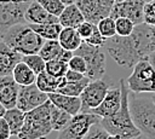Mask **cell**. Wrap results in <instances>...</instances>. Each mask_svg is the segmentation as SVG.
Listing matches in <instances>:
<instances>
[{
	"instance_id": "1",
	"label": "cell",
	"mask_w": 155,
	"mask_h": 139,
	"mask_svg": "<svg viewBox=\"0 0 155 139\" xmlns=\"http://www.w3.org/2000/svg\"><path fill=\"white\" fill-rule=\"evenodd\" d=\"M103 48L121 66L133 68L139 60L147 59L154 51L150 40V25L147 23L136 24L134 30L128 36L115 35L105 39Z\"/></svg>"
},
{
	"instance_id": "2",
	"label": "cell",
	"mask_w": 155,
	"mask_h": 139,
	"mask_svg": "<svg viewBox=\"0 0 155 139\" xmlns=\"http://www.w3.org/2000/svg\"><path fill=\"white\" fill-rule=\"evenodd\" d=\"M119 86L121 88V106L119 111L110 116V117H103L101 118V124L104 127L109 134L116 135L120 139H131L134 137L140 135V131L136 127L131 111L128 105V95H130V88L126 85L124 79H120Z\"/></svg>"
},
{
	"instance_id": "3",
	"label": "cell",
	"mask_w": 155,
	"mask_h": 139,
	"mask_svg": "<svg viewBox=\"0 0 155 139\" xmlns=\"http://www.w3.org/2000/svg\"><path fill=\"white\" fill-rule=\"evenodd\" d=\"M128 105L132 120L140 133L148 139H155V104L148 93H130Z\"/></svg>"
},
{
	"instance_id": "4",
	"label": "cell",
	"mask_w": 155,
	"mask_h": 139,
	"mask_svg": "<svg viewBox=\"0 0 155 139\" xmlns=\"http://www.w3.org/2000/svg\"><path fill=\"white\" fill-rule=\"evenodd\" d=\"M1 40L23 56L39 53L45 42V39L41 37L27 22L11 27L1 36Z\"/></svg>"
},
{
	"instance_id": "5",
	"label": "cell",
	"mask_w": 155,
	"mask_h": 139,
	"mask_svg": "<svg viewBox=\"0 0 155 139\" xmlns=\"http://www.w3.org/2000/svg\"><path fill=\"white\" fill-rule=\"evenodd\" d=\"M51 100L25 112L24 124L18 133L19 139H46L53 131L51 123Z\"/></svg>"
},
{
	"instance_id": "6",
	"label": "cell",
	"mask_w": 155,
	"mask_h": 139,
	"mask_svg": "<svg viewBox=\"0 0 155 139\" xmlns=\"http://www.w3.org/2000/svg\"><path fill=\"white\" fill-rule=\"evenodd\" d=\"M130 92L154 93L155 92V70L148 59L139 60L127 79Z\"/></svg>"
},
{
	"instance_id": "7",
	"label": "cell",
	"mask_w": 155,
	"mask_h": 139,
	"mask_svg": "<svg viewBox=\"0 0 155 139\" xmlns=\"http://www.w3.org/2000/svg\"><path fill=\"white\" fill-rule=\"evenodd\" d=\"M74 54H79L86 60V76L90 77V80H97L103 77V75L105 74V56L102 47L92 46L82 41L80 47L74 51Z\"/></svg>"
},
{
	"instance_id": "8",
	"label": "cell",
	"mask_w": 155,
	"mask_h": 139,
	"mask_svg": "<svg viewBox=\"0 0 155 139\" xmlns=\"http://www.w3.org/2000/svg\"><path fill=\"white\" fill-rule=\"evenodd\" d=\"M101 122V117L92 112L80 111L79 114L71 116L69 123L59 131L56 139H84L90 128Z\"/></svg>"
},
{
	"instance_id": "9",
	"label": "cell",
	"mask_w": 155,
	"mask_h": 139,
	"mask_svg": "<svg viewBox=\"0 0 155 139\" xmlns=\"http://www.w3.org/2000/svg\"><path fill=\"white\" fill-rule=\"evenodd\" d=\"M29 4L0 2V39L13 25L25 23V10Z\"/></svg>"
},
{
	"instance_id": "10",
	"label": "cell",
	"mask_w": 155,
	"mask_h": 139,
	"mask_svg": "<svg viewBox=\"0 0 155 139\" xmlns=\"http://www.w3.org/2000/svg\"><path fill=\"white\" fill-rule=\"evenodd\" d=\"M48 100V93L42 92L36 83H31L28 86H21L17 98V108L24 112H28L45 102Z\"/></svg>"
},
{
	"instance_id": "11",
	"label": "cell",
	"mask_w": 155,
	"mask_h": 139,
	"mask_svg": "<svg viewBox=\"0 0 155 139\" xmlns=\"http://www.w3.org/2000/svg\"><path fill=\"white\" fill-rule=\"evenodd\" d=\"M108 85L107 82H104L102 79H97V80H90L88 85L85 87V89L82 91L80 98L82 102V109L81 111H86L88 112L90 110L97 108L102 100L104 99V97L108 93Z\"/></svg>"
},
{
	"instance_id": "12",
	"label": "cell",
	"mask_w": 155,
	"mask_h": 139,
	"mask_svg": "<svg viewBox=\"0 0 155 139\" xmlns=\"http://www.w3.org/2000/svg\"><path fill=\"white\" fill-rule=\"evenodd\" d=\"M144 5L143 0H122L116 1L110 11V17L114 19L117 17H127L134 24L144 22Z\"/></svg>"
},
{
	"instance_id": "13",
	"label": "cell",
	"mask_w": 155,
	"mask_h": 139,
	"mask_svg": "<svg viewBox=\"0 0 155 139\" xmlns=\"http://www.w3.org/2000/svg\"><path fill=\"white\" fill-rule=\"evenodd\" d=\"M120 106H121V88L119 86V87L109 88L108 93L104 97V99L102 100V103L97 108L90 110L88 112L96 114L101 118L110 117L119 111Z\"/></svg>"
},
{
	"instance_id": "14",
	"label": "cell",
	"mask_w": 155,
	"mask_h": 139,
	"mask_svg": "<svg viewBox=\"0 0 155 139\" xmlns=\"http://www.w3.org/2000/svg\"><path fill=\"white\" fill-rule=\"evenodd\" d=\"M75 4L81 10L86 21L97 24L102 18L110 16L111 8L104 6L99 0H76Z\"/></svg>"
},
{
	"instance_id": "15",
	"label": "cell",
	"mask_w": 155,
	"mask_h": 139,
	"mask_svg": "<svg viewBox=\"0 0 155 139\" xmlns=\"http://www.w3.org/2000/svg\"><path fill=\"white\" fill-rule=\"evenodd\" d=\"M19 87L21 86L15 81L12 75L0 76V103L6 109H11L17 105Z\"/></svg>"
},
{
	"instance_id": "16",
	"label": "cell",
	"mask_w": 155,
	"mask_h": 139,
	"mask_svg": "<svg viewBox=\"0 0 155 139\" xmlns=\"http://www.w3.org/2000/svg\"><path fill=\"white\" fill-rule=\"evenodd\" d=\"M23 54L11 48L0 39V76L12 75L15 66L22 60Z\"/></svg>"
},
{
	"instance_id": "17",
	"label": "cell",
	"mask_w": 155,
	"mask_h": 139,
	"mask_svg": "<svg viewBox=\"0 0 155 139\" xmlns=\"http://www.w3.org/2000/svg\"><path fill=\"white\" fill-rule=\"evenodd\" d=\"M24 18H25V22L29 24H42V23L58 22V17L54 15H51L47 10H45L38 0H33L28 5Z\"/></svg>"
},
{
	"instance_id": "18",
	"label": "cell",
	"mask_w": 155,
	"mask_h": 139,
	"mask_svg": "<svg viewBox=\"0 0 155 139\" xmlns=\"http://www.w3.org/2000/svg\"><path fill=\"white\" fill-rule=\"evenodd\" d=\"M48 99L56 106L67 111L71 116L79 114L82 109V102L80 97L68 95V94H63L59 92H52V93H48Z\"/></svg>"
},
{
	"instance_id": "19",
	"label": "cell",
	"mask_w": 155,
	"mask_h": 139,
	"mask_svg": "<svg viewBox=\"0 0 155 139\" xmlns=\"http://www.w3.org/2000/svg\"><path fill=\"white\" fill-rule=\"evenodd\" d=\"M84 21H85V16L76 4L65 5L62 13L58 16V22L62 24V27L76 28Z\"/></svg>"
},
{
	"instance_id": "20",
	"label": "cell",
	"mask_w": 155,
	"mask_h": 139,
	"mask_svg": "<svg viewBox=\"0 0 155 139\" xmlns=\"http://www.w3.org/2000/svg\"><path fill=\"white\" fill-rule=\"evenodd\" d=\"M35 83L42 92L52 93V92H57L65 83V77L64 76L57 77V76L48 74L46 70H44L42 73L38 74Z\"/></svg>"
},
{
	"instance_id": "21",
	"label": "cell",
	"mask_w": 155,
	"mask_h": 139,
	"mask_svg": "<svg viewBox=\"0 0 155 139\" xmlns=\"http://www.w3.org/2000/svg\"><path fill=\"white\" fill-rule=\"evenodd\" d=\"M58 41L61 44V46L64 50H69V51H75L80 47V45L82 44L84 39L80 36V34L78 33L76 28H70V27H63Z\"/></svg>"
},
{
	"instance_id": "22",
	"label": "cell",
	"mask_w": 155,
	"mask_h": 139,
	"mask_svg": "<svg viewBox=\"0 0 155 139\" xmlns=\"http://www.w3.org/2000/svg\"><path fill=\"white\" fill-rule=\"evenodd\" d=\"M36 74L30 69L29 65H27L23 60H21L12 71V77L19 86H28L31 83H35L36 81Z\"/></svg>"
},
{
	"instance_id": "23",
	"label": "cell",
	"mask_w": 155,
	"mask_h": 139,
	"mask_svg": "<svg viewBox=\"0 0 155 139\" xmlns=\"http://www.w3.org/2000/svg\"><path fill=\"white\" fill-rule=\"evenodd\" d=\"M4 117H5L6 122L8 123V127L11 129L12 135H18V133L21 132V129L24 124L25 112L22 111L21 109H18L17 106H15L11 109H6Z\"/></svg>"
},
{
	"instance_id": "24",
	"label": "cell",
	"mask_w": 155,
	"mask_h": 139,
	"mask_svg": "<svg viewBox=\"0 0 155 139\" xmlns=\"http://www.w3.org/2000/svg\"><path fill=\"white\" fill-rule=\"evenodd\" d=\"M30 27L45 40H58L59 34L63 29V27L59 22L42 23V24H30Z\"/></svg>"
},
{
	"instance_id": "25",
	"label": "cell",
	"mask_w": 155,
	"mask_h": 139,
	"mask_svg": "<svg viewBox=\"0 0 155 139\" xmlns=\"http://www.w3.org/2000/svg\"><path fill=\"white\" fill-rule=\"evenodd\" d=\"M64 48L61 46L58 40H45L42 47L39 51V54L47 62L51 59H58Z\"/></svg>"
},
{
	"instance_id": "26",
	"label": "cell",
	"mask_w": 155,
	"mask_h": 139,
	"mask_svg": "<svg viewBox=\"0 0 155 139\" xmlns=\"http://www.w3.org/2000/svg\"><path fill=\"white\" fill-rule=\"evenodd\" d=\"M70 118H71L70 114L59 109L58 106H56L52 103V105H51V123H52V129L53 131H58V132L62 131L69 123Z\"/></svg>"
},
{
	"instance_id": "27",
	"label": "cell",
	"mask_w": 155,
	"mask_h": 139,
	"mask_svg": "<svg viewBox=\"0 0 155 139\" xmlns=\"http://www.w3.org/2000/svg\"><path fill=\"white\" fill-rule=\"evenodd\" d=\"M90 82V77L85 76L84 79L79 80V81H67L65 80V83L57 91L59 93H63V94H68V95H74V97H80L82 91L85 89V87L88 85Z\"/></svg>"
},
{
	"instance_id": "28",
	"label": "cell",
	"mask_w": 155,
	"mask_h": 139,
	"mask_svg": "<svg viewBox=\"0 0 155 139\" xmlns=\"http://www.w3.org/2000/svg\"><path fill=\"white\" fill-rule=\"evenodd\" d=\"M22 60L30 66V69L38 75L40 73H42L46 68V60L39 54V53H34V54H24L22 57Z\"/></svg>"
},
{
	"instance_id": "29",
	"label": "cell",
	"mask_w": 155,
	"mask_h": 139,
	"mask_svg": "<svg viewBox=\"0 0 155 139\" xmlns=\"http://www.w3.org/2000/svg\"><path fill=\"white\" fill-rule=\"evenodd\" d=\"M69 66H68V63L64 62V60H61V59H51V60H47L46 62V68L45 70L53 75V76H57V77H63L65 75V73L68 71Z\"/></svg>"
},
{
	"instance_id": "30",
	"label": "cell",
	"mask_w": 155,
	"mask_h": 139,
	"mask_svg": "<svg viewBox=\"0 0 155 139\" xmlns=\"http://www.w3.org/2000/svg\"><path fill=\"white\" fill-rule=\"evenodd\" d=\"M97 27L101 31V34L105 37V39H109V37H113L116 35V25H115V19L110 16H107L104 18H102L98 23H97Z\"/></svg>"
},
{
	"instance_id": "31",
	"label": "cell",
	"mask_w": 155,
	"mask_h": 139,
	"mask_svg": "<svg viewBox=\"0 0 155 139\" xmlns=\"http://www.w3.org/2000/svg\"><path fill=\"white\" fill-rule=\"evenodd\" d=\"M116 34L120 36H128L133 33L136 24L127 17H117L115 18Z\"/></svg>"
},
{
	"instance_id": "32",
	"label": "cell",
	"mask_w": 155,
	"mask_h": 139,
	"mask_svg": "<svg viewBox=\"0 0 155 139\" xmlns=\"http://www.w3.org/2000/svg\"><path fill=\"white\" fill-rule=\"evenodd\" d=\"M38 1L41 4V6L45 10H47L51 15H54L57 17L62 13V11L65 7L64 2L61 0H38Z\"/></svg>"
},
{
	"instance_id": "33",
	"label": "cell",
	"mask_w": 155,
	"mask_h": 139,
	"mask_svg": "<svg viewBox=\"0 0 155 139\" xmlns=\"http://www.w3.org/2000/svg\"><path fill=\"white\" fill-rule=\"evenodd\" d=\"M109 132L101 123H96L90 128L84 139H109Z\"/></svg>"
},
{
	"instance_id": "34",
	"label": "cell",
	"mask_w": 155,
	"mask_h": 139,
	"mask_svg": "<svg viewBox=\"0 0 155 139\" xmlns=\"http://www.w3.org/2000/svg\"><path fill=\"white\" fill-rule=\"evenodd\" d=\"M68 66H69V69H73V70L79 71V73H82V74H85V75H86V73H87V64H86V60H85L81 56H79V54H74V56L70 58V60L68 62Z\"/></svg>"
},
{
	"instance_id": "35",
	"label": "cell",
	"mask_w": 155,
	"mask_h": 139,
	"mask_svg": "<svg viewBox=\"0 0 155 139\" xmlns=\"http://www.w3.org/2000/svg\"><path fill=\"white\" fill-rule=\"evenodd\" d=\"M84 41H85V42H87L88 45H92V46L103 47L104 41H105V37L101 34V31H99L98 27L96 25V27H94V29H93V31H92V34H91L88 37H86Z\"/></svg>"
},
{
	"instance_id": "36",
	"label": "cell",
	"mask_w": 155,
	"mask_h": 139,
	"mask_svg": "<svg viewBox=\"0 0 155 139\" xmlns=\"http://www.w3.org/2000/svg\"><path fill=\"white\" fill-rule=\"evenodd\" d=\"M144 23L155 25V0L144 5Z\"/></svg>"
},
{
	"instance_id": "37",
	"label": "cell",
	"mask_w": 155,
	"mask_h": 139,
	"mask_svg": "<svg viewBox=\"0 0 155 139\" xmlns=\"http://www.w3.org/2000/svg\"><path fill=\"white\" fill-rule=\"evenodd\" d=\"M96 25H97V24H94V23H92V22L85 19L82 23H80V24L76 27V30H78V33L80 34V36L85 40L86 37H88V36L92 34V31H93V29H94Z\"/></svg>"
},
{
	"instance_id": "38",
	"label": "cell",
	"mask_w": 155,
	"mask_h": 139,
	"mask_svg": "<svg viewBox=\"0 0 155 139\" xmlns=\"http://www.w3.org/2000/svg\"><path fill=\"white\" fill-rule=\"evenodd\" d=\"M12 135L8 123L6 122L4 116H0V139H10Z\"/></svg>"
},
{
	"instance_id": "39",
	"label": "cell",
	"mask_w": 155,
	"mask_h": 139,
	"mask_svg": "<svg viewBox=\"0 0 155 139\" xmlns=\"http://www.w3.org/2000/svg\"><path fill=\"white\" fill-rule=\"evenodd\" d=\"M85 76H86L85 74L79 73V71H75V70H73V69H68V71H67L65 75H64L65 80L69 81V82H71V81H79V80L84 79Z\"/></svg>"
},
{
	"instance_id": "40",
	"label": "cell",
	"mask_w": 155,
	"mask_h": 139,
	"mask_svg": "<svg viewBox=\"0 0 155 139\" xmlns=\"http://www.w3.org/2000/svg\"><path fill=\"white\" fill-rule=\"evenodd\" d=\"M147 59H148V62L151 64V66H153L154 70H155V50L149 53V56L147 57Z\"/></svg>"
},
{
	"instance_id": "41",
	"label": "cell",
	"mask_w": 155,
	"mask_h": 139,
	"mask_svg": "<svg viewBox=\"0 0 155 139\" xmlns=\"http://www.w3.org/2000/svg\"><path fill=\"white\" fill-rule=\"evenodd\" d=\"M150 40L153 48L155 50V25H150Z\"/></svg>"
},
{
	"instance_id": "42",
	"label": "cell",
	"mask_w": 155,
	"mask_h": 139,
	"mask_svg": "<svg viewBox=\"0 0 155 139\" xmlns=\"http://www.w3.org/2000/svg\"><path fill=\"white\" fill-rule=\"evenodd\" d=\"M99 1H101V2H102L104 6H107L108 8H111V7H113V5L115 4V1H116V0H99Z\"/></svg>"
},
{
	"instance_id": "43",
	"label": "cell",
	"mask_w": 155,
	"mask_h": 139,
	"mask_svg": "<svg viewBox=\"0 0 155 139\" xmlns=\"http://www.w3.org/2000/svg\"><path fill=\"white\" fill-rule=\"evenodd\" d=\"M33 0H0V2H21V4H30Z\"/></svg>"
},
{
	"instance_id": "44",
	"label": "cell",
	"mask_w": 155,
	"mask_h": 139,
	"mask_svg": "<svg viewBox=\"0 0 155 139\" xmlns=\"http://www.w3.org/2000/svg\"><path fill=\"white\" fill-rule=\"evenodd\" d=\"M5 112H6V108L0 103V116H4V115H5Z\"/></svg>"
},
{
	"instance_id": "45",
	"label": "cell",
	"mask_w": 155,
	"mask_h": 139,
	"mask_svg": "<svg viewBox=\"0 0 155 139\" xmlns=\"http://www.w3.org/2000/svg\"><path fill=\"white\" fill-rule=\"evenodd\" d=\"M64 2V5H70V4H75L76 0H61Z\"/></svg>"
},
{
	"instance_id": "46",
	"label": "cell",
	"mask_w": 155,
	"mask_h": 139,
	"mask_svg": "<svg viewBox=\"0 0 155 139\" xmlns=\"http://www.w3.org/2000/svg\"><path fill=\"white\" fill-rule=\"evenodd\" d=\"M150 94V97H151V99H153V102H154V104H155V92L154 93H149Z\"/></svg>"
},
{
	"instance_id": "47",
	"label": "cell",
	"mask_w": 155,
	"mask_h": 139,
	"mask_svg": "<svg viewBox=\"0 0 155 139\" xmlns=\"http://www.w3.org/2000/svg\"><path fill=\"white\" fill-rule=\"evenodd\" d=\"M109 139H120V138H117L116 135H111V134H110V135H109Z\"/></svg>"
},
{
	"instance_id": "48",
	"label": "cell",
	"mask_w": 155,
	"mask_h": 139,
	"mask_svg": "<svg viewBox=\"0 0 155 139\" xmlns=\"http://www.w3.org/2000/svg\"><path fill=\"white\" fill-rule=\"evenodd\" d=\"M143 1H145V2H150V1H154V0H143Z\"/></svg>"
},
{
	"instance_id": "49",
	"label": "cell",
	"mask_w": 155,
	"mask_h": 139,
	"mask_svg": "<svg viewBox=\"0 0 155 139\" xmlns=\"http://www.w3.org/2000/svg\"><path fill=\"white\" fill-rule=\"evenodd\" d=\"M116 1H122V0H116ZM116 1H115V2H116Z\"/></svg>"
}]
</instances>
